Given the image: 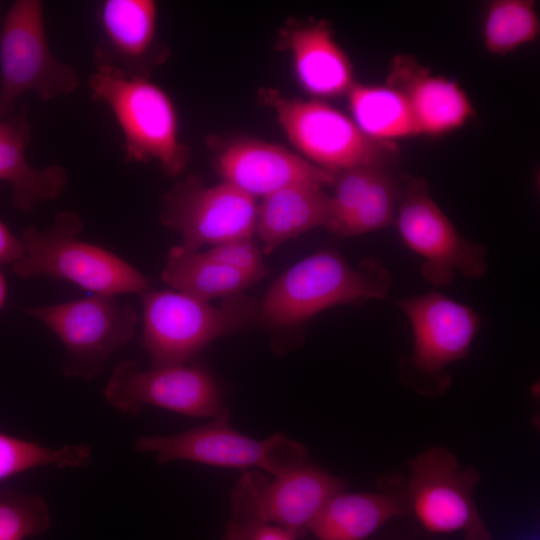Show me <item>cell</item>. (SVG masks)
Returning <instances> with one entry per match:
<instances>
[{"instance_id": "cell-1", "label": "cell", "mask_w": 540, "mask_h": 540, "mask_svg": "<svg viewBox=\"0 0 540 540\" xmlns=\"http://www.w3.org/2000/svg\"><path fill=\"white\" fill-rule=\"evenodd\" d=\"M391 285L389 271L375 259L356 269L334 250L319 251L272 283L259 302L258 323L290 328L335 305L384 299Z\"/></svg>"}, {"instance_id": "cell-2", "label": "cell", "mask_w": 540, "mask_h": 540, "mask_svg": "<svg viewBox=\"0 0 540 540\" xmlns=\"http://www.w3.org/2000/svg\"><path fill=\"white\" fill-rule=\"evenodd\" d=\"M143 301V344L152 368L189 363L217 338L258 323L259 302L240 293L218 306L175 290L148 289Z\"/></svg>"}, {"instance_id": "cell-3", "label": "cell", "mask_w": 540, "mask_h": 540, "mask_svg": "<svg viewBox=\"0 0 540 540\" xmlns=\"http://www.w3.org/2000/svg\"><path fill=\"white\" fill-rule=\"evenodd\" d=\"M88 85L91 97L112 111L123 134L126 162L156 161L169 176L188 166L189 149L178 136V114L168 93L142 77L96 68Z\"/></svg>"}, {"instance_id": "cell-4", "label": "cell", "mask_w": 540, "mask_h": 540, "mask_svg": "<svg viewBox=\"0 0 540 540\" xmlns=\"http://www.w3.org/2000/svg\"><path fill=\"white\" fill-rule=\"evenodd\" d=\"M79 215L63 211L52 227L41 231L26 228L21 241L24 256L12 264L13 272L23 279L48 275L70 281L94 294H142L149 281L140 271L104 248L82 241Z\"/></svg>"}, {"instance_id": "cell-5", "label": "cell", "mask_w": 540, "mask_h": 540, "mask_svg": "<svg viewBox=\"0 0 540 540\" xmlns=\"http://www.w3.org/2000/svg\"><path fill=\"white\" fill-rule=\"evenodd\" d=\"M289 141L312 164L333 173L362 165L389 164L394 142L367 137L351 117L318 99L289 98L277 90L260 91Z\"/></svg>"}, {"instance_id": "cell-6", "label": "cell", "mask_w": 540, "mask_h": 540, "mask_svg": "<svg viewBox=\"0 0 540 540\" xmlns=\"http://www.w3.org/2000/svg\"><path fill=\"white\" fill-rule=\"evenodd\" d=\"M79 84L76 69L59 61L49 48L43 3L14 1L0 30V119L10 117L27 92L48 101L73 92Z\"/></svg>"}, {"instance_id": "cell-7", "label": "cell", "mask_w": 540, "mask_h": 540, "mask_svg": "<svg viewBox=\"0 0 540 540\" xmlns=\"http://www.w3.org/2000/svg\"><path fill=\"white\" fill-rule=\"evenodd\" d=\"M229 419L230 410L185 432L140 437L135 449L155 453L158 463L187 460L218 467L256 468L273 476L308 462L306 447L283 433L257 440L234 429Z\"/></svg>"}, {"instance_id": "cell-8", "label": "cell", "mask_w": 540, "mask_h": 540, "mask_svg": "<svg viewBox=\"0 0 540 540\" xmlns=\"http://www.w3.org/2000/svg\"><path fill=\"white\" fill-rule=\"evenodd\" d=\"M22 311L44 323L64 344L62 372L84 379L102 372L112 354L132 338L138 321L132 307L99 294Z\"/></svg>"}, {"instance_id": "cell-9", "label": "cell", "mask_w": 540, "mask_h": 540, "mask_svg": "<svg viewBox=\"0 0 540 540\" xmlns=\"http://www.w3.org/2000/svg\"><path fill=\"white\" fill-rule=\"evenodd\" d=\"M397 205L398 232L406 246L423 258L421 274L428 282L449 285L456 271L468 278L486 274V247L458 232L423 179L402 181Z\"/></svg>"}, {"instance_id": "cell-10", "label": "cell", "mask_w": 540, "mask_h": 540, "mask_svg": "<svg viewBox=\"0 0 540 540\" xmlns=\"http://www.w3.org/2000/svg\"><path fill=\"white\" fill-rule=\"evenodd\" d=\"M346 484L309 462L269 479L245 470L230 494L232 519L271 523L303 536L309 524Z\"/></svg>"}, {"instance_id": "cell-11", "label": "cell", "mask_w": 540, "mask_h": 540, "mask_svg": "<svg viewBox=\"0 0 540 540\" xmlns=\"http://www.w3.org/2000/svg\"><path fill=\"white\" fill-rule=\"evenodd\" d=\"M104 397L115 409L132 415L146 405L191 417L216 418L229 410L221 387L200 364L145 371L134 360L120 362L104 388Z\"/></svg>"}, {"instance_id": "cell-12", "label": "cell", "mask_w": 540, "mask_h": 540, "mask_svg": "<svg viewBox=\"0 0 540 540\" xmlns=\"http://www.w3.org/2000/svg\"><path fill=\"white\" fill-rule=\"evenodd\" d=\"M256 199L230 183L205 186L189 176L163 197L160 219L182 236V247L198 251L255 234Z\"/></svg>"}, {"instance_id": "cell-13", "label": "cell", "mask_w": 540, "mask_h": 540, "mask_svg": "<svg viewBox=\"0 0 540 540\" xmlns=\"http://www.w3.org/2000/svg\"><path fill=\"white\" fill-rule=\"evenodd\" d=\"M410 502L422 526L433 533L463 532L465 540H491L472 491L479 474L461 469L453 454L431 448L410 464Z\"/></svg>"}, {"instance_id": "cell-14", "label": "cell", "mask_w": 540, "mask_h": 540, "mask_svg": "<svg viewBox=\"0 0 540 540\" xmlns=\"http://www.w3.org/2000/svg\"><path fill=\"white\" fill-rule=\"evenodd\" d=\"M96 68L149 78L168 51L157 38L158 5L153 0H105L97 12Z\"/></svg>"}, {"instance_id": "cell-15", "label": "cell", "mask_w": 540, "mask_h": 540, "mask_svg": "<svg viewBox=\"0 0 540 540\" xmlns=\"http://www.w3.org/2000/svg\"><path fill=\"white\" fill-rule=\"evenodd\" d=\"M409 320L414 350L411 366L424 375L441 374L467 356L481 326L476 311L436 290L394 300Z\"/></svg>"}, {"instance_id": "cell-16", "label": "cell", "mask_w": 540, "mask_h": 540, "mask_svg": "<svg viewBox=\"0 0 540 540\" xmlns=\"http://www.w3.org/2000/svg\"><path fill=\"white\" fill-rule=\"evenodd\" d=\"M224 182L256 198L295 184L333 185L336 173L322 169L280 145L258 139L230 142L218 154Z\"/></svg>"}, {"instance_id": "cell-17", "label": "cell", "mask_w": 540, "mask_h": 540, "mask_svg": "<svg viewBox=\"0 0 540 540\" xmlns=\"http://www.w3.org/2000/svg\"><path fill=\"white\" fill-rule=\"evenodd\" d=\"M388 76L387 84L406 98L419 134L452 132L475 113L470 98L456 81L432 74L410 56L394 58Z\"/></svg>"}, {"instance_id": "cell-18", "label": "cell", "mask_w": 540, "mask_h": 540, "mask_svg": "<svg viewBox=\"0 0 540 540\" xmlns=\"http://www.w3.org/2000/svg\"><path fill=\"white\" fill-rule=\"evenodd\" d=\"M282 44L289 50L302 88L319 98L347 94L355 83L350 58L325 21L286 29Z\"/></svg>"}, {"instance_id": "cell-19", "label": "cell", "mask_w": 540, "mask_h": 540, "mask_svg": "<svg viewBox=\"0 0 540 540\" xmlns=\"http://www.w3.org/2000/svg\"><path fill=\"white\" fill-rule=\"evenodd\" d=\"M318 227L334 230L331 195L321 186L291 185L263 197L258 205L255 234L263 253Z\"/></svg>"}, {"instance_id": "cell-20", "label": "cell", "mask_w": 540, "mask_h": 540, "mask_svg": "<svg viewBox=\"0 0 540 540\" xmlns=\"http://www.w3.org/2000/svg\"><path fill=\"white\" fill-rule=\"evenodd\" d=\"M30 140L26 109L14 114L10 130L0 137V181L12 188L13 205L22 212L33 211L41 202L60 196L67 184V172L51 164L42 169L32 167L25 156Z\"/></svg>"}, {"instance_id": "cell-21", "label": "cell", "mask_w": 540, "mask_h": 540, "mask_svg": "<svg viewBox=\"0 0 540 540\" xmlns=\"http://www.w3.org/2000/svg\"><path fill=\"white\" fill-rule=\"evenodd\" d=\"M404 511V503L390 494L341 491L323 505L307 531L318 540H364Z\"/></svg>"}, {"instance_id": "cell-22", "label": "cell", "mask_w": 540, "mask_h": 540, "mask_svg": "<svg viewBox=\"0 0 540 540\" xmlns=\"http://www.w3.org/2000/svg\"><path fill=\"white\" fill-rule=\"evenodd\" d=\"M161 277L175 291L205 302L243 293L258 282L252 276L211 259L204 252L189 251L181 245L168 252Z\"/></svg>"}, {"instance_id": "cell-23", "label": "cell", "mask_w": 540, "mask_h": 540, "mask_svg": "<svg viewBox=\"0 0 540 540\" xmlns=\"http://www.w3.org/2000/svg\"><path fill=\"white\" fill-rule=\"evenodd\" d=\"M351 118L369 138L379 142L420 135L404 95L390 85L355 82L347 92Z\"/></svg>"}, {"instance_id": "cell-24", "label": "cell", "mask_w": 540, "mask_h": 540, "mask_svg": "<svg viewBox=\"0 0 540 540\" xmlns=\"http://www.w3.org/2000/svg\"><path fill=\"white\" fill-rule=\"evenodd\" d=\"M532 0H494L485 11L482 37L486 50L505 56L533 42L540 32V20Z\"/></svg>"}, {"instance_id": "cell-25", "label": "cell", "mask_w": 540, "mask_h": 540, "mask_svg": "<svg viewBox=\"0 0 540 540\" xmlns=\"http://www.w3.org/2000/svg\"><path fill=\"white\" fill-rule=\"evenodd\" d=\"M92 463V449L86 444L50 448L0 432V481L42 466L86 467Z\"/></svg>"}, {"instance_id": "cell-26", "label": "cell", "mask_w": 540, "mask_h": 540, "mask_svg": "<svg viewBox=\"0 0 540 540\" xmlns=\"http://www.w3.org/2000/svg\"><path fill=\"white\" fill-rule=\"evenodd\" d=\"M401 185L402 179L389 166L384 167L360 204L335 234L352 237L389 226L394 221Z\"/></svg>"}, {"instance_id": "cell-27", "label": "cell", "mask_w": 540, "mask_h": 540, "mask_svg": "<svg viewBox=\"0 0 540 540\" xmlns=\"http://www.w3.org/2000/svg\"><path fill=\"white\" fill-rule=\"evenodd\" d=\"M45 500L34 494L0 491V540H25L50 526Z\"/></svg>"}, {"instance_id": "cell-28", "label": "cell", "mask_w": 540, "mask_h": 540, "mask_svg": "<svg viewBox=\"0 0 540 540\" xmlns=\"http://www.w3.org/2000/svg\"><path fill=\"white\" fill-rule=\"evenodd\" d=\"M386 166L389 164L362 165L336 173L333 183L334 194L331 195L334 215L333 233L337 232L340 225L357 208L381 170Z\"/></svg>"}, {"instance_id": "cell-29", "label": "cell", "mask_w": 540, "mask_h": 540, "mask_svg": "<svg viewBox=\"0 0 540 540\" xmlns=\"http://www.w3.org/2000/svg\"><path fill=\"white\" fill-rule=\"evenodd\" d=\"M211 259L249 275L258 281L265 277L268 268L263 253L253 238H239L215 246L204 252Z\"/></svg>"}, {"instance_id": "cell-30", "label": "cell", "mask_w": 540, "mask_h": 540, "mask_svg": "<svg viewBox=\"0 0 540 540\" xmlns=\"http://www.w3.org/2000/svg\"><path fill=\"white\" fill-rule=\"evenodd\" d=\"M293 531L279 525L231 519L222 540H297Z\"/></svg>"}, {"instance_id": "cell-31", "label": "cell", "mask_w": 540, "mask_h": 540, "mask_svg": "<svg viewBox=\"0 0 540 540\" xmlns=\"http://www.w3.org/2000/svg\"><path fill=\"white\" fill-rule=\"evenodd\" d=\"M24 256L21 238L16 237L0 220V265L14 264Z\"/></svg>"}, {"instance_id": "cell-32", "label": "cell", "mask_w": 540, "mask_h": 540, "mask_svg": "<svg viewBox=\"0 0 540 540\" xmlns=\"http://www.w3.org/2000/svg\"><path fill=\"white\" fill-rule=\"evenodd\" d=\"M14 114L5 119H0V137L6 134L13 125Z\"/></svg>"}, {"instance_id": "cell-33", "label": "cell", "mask_w": 540, "mask_h": 540, "mask_svg": "<svg viewBox=\"0 0 540 540\" xmlns=\"http://www.w3.org/2000/svg\"><path fill=\"white\" fill-rule=\"evenodd\" d=\"M7 294L6 280L2 272L0 271V308L4 305Z\"/></svg>"}]
</instances>
